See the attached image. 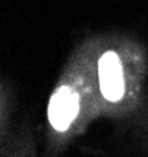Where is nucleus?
Wrapping results in <instances>:
<instances>
[{
	"label": "nucleus",
	"mask_w": 148,
	"mask_h": 157,
	"mask_svg": "<svg viewBox=\"0 0 148 157\" xmlns=\"http://www.w3.org/2000/svg\"><path fill=\"white\" fill-rule=\"evenodd\" d=\"M80 109L78 94L69 86H62L52 95L49 104V120L58 131H66L76 118Z\"/></svg>",
	"instance_id": "nucleus-1"
},
{
	"label": "nucleus",
	"mask_w": 148,
	"mask_h": 157,
	"mask_svg": "<svg viewBox=\"0 0 148 157\" xmlns=\"http://www.w3.org/2000/svg\"><path fill=\"white\" fill-rule=\"evenodd\" d=\"M98 76L103 97L109 101H119L125 94V82L122 62L114 52H106L100 58Z\"/></svg>",
	"instance_id": "nucleus-2"
}]
</instances>
